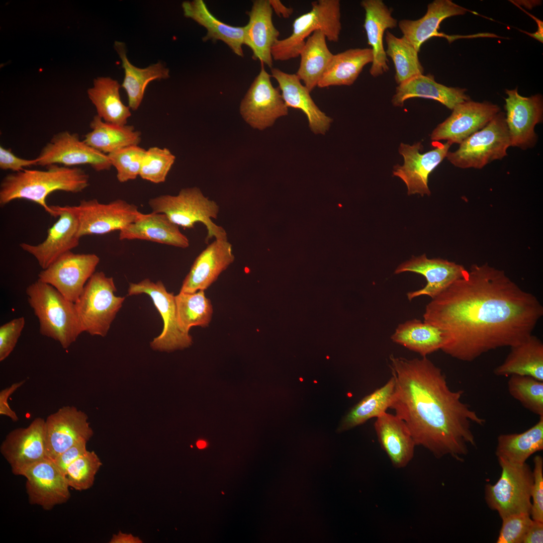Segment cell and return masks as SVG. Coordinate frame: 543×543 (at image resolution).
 I'll use <instances>...</instances> for the list:
<instances>
[{
    "label": "cell",
    "instance_id": "obj_1",
    "mask_svg": "<svg viewBox=\"0 0 543 543\" xmlns=\"http://www.w3.org/2000/svg\"><path fill=\"white\" fill-rule=\"evenodd\" d=\"M543 315L538 299L487 263L472 265L425 307L424 321L441 333L440 350L472 361L492 350L516 345Z\"/></svg>",
    "mask_w": 543,
    "mask_h": 543
},
{
    "label": "cell",
    "instance_id": "obj_2",
    "mask_svg": "<svg viewBox=\"0 0 543 543\" xmlns=\"http://www.w3.org/2000/svg\"><path fill=\"white\" fill-rule=\"evenodd\" d=\"M395 381L390 408L407 426L416 445L436 458L450 456L464 460L469 445L476 446L472 424L485 419L462 401L464 391H454L441 370L427 357L389 356Z\"/></svg>",
    "mask_w": 543,
    "mask_h": 543
},
{
    "label": "cell",
    "instance_id": "obj_3",
    "mask_svg": "<svg viewBox=\"0 0 543 543\" xmlns=\"http://www.w3.org/2000/svg\"><path fill=\"white\" fill-rule=\"evenodd\" d=\"M89 179L88 174L80 168L56 164L46 166L44 170L25 169L13 172L1 183L0 205L3 207L14 200L25 199L36 203L50 216L57 217V212L46 203L47 197L57 191L82 192L89 186Z\"/></svg>",
    "mask_w": 543,
    "mask_h": 543
},
{
    "label": "cell",
    "instance_id": "obj_4",
    "mask_svg": "<svg viewBox=\"0 0 543 543\" xmlns=\"http://www.w3.org/2000/svg\"><path fill=\"white\" fill-rule=\"evenodd\" d=\"M28 301L39 322L41 334L67 348L82 333L74 303L39 280L26 290Z\"/></svg>",
    "mask_w": 543,
    "mask_h": 543
},
{
    "label": "cell",
    "instance_id": "obj_5",
    "mask_svg": "<svg viewBox=\"0 0 543 543\" xmlns=\"http://www.w3.org/2000/svg\"><path fill=\"white\" fill-rule=\"evenodd\" d=\"M148 204L152 212L165 214L178 226L193 228L196 223H202L207 230L206 242L213 237L227 239L225 229L212 220L217 218L219 206L205 197L197 187L182 189L175 196L156 197L150 199Z\"/></svg>",
    "mask_w": 543,
    "mask_h": 543
},
{
    "label": "cell",
    "instance_id": "obj_6",
    "mask_svg": "<svg viewBox=\"0 0 543 543\" xmlns=\"http://www.w3.org/2000/svg\"><path fill=\"white\" fill-rule=\"evenodd\" d=\"M113 278L95 272L74 303L82 332L105 336L122 306L125 297L115 295Z\"/></svg>",
    "mask_w": 543,
    "mask_h": 543
},
{
    "label": "cell",
    "instance_id": "obj_7",
    "mask_svg": "<svg viewBox=\"0 0 543 543\" xmlns=\"http://www.w3.org/2000/svg\"><path fill=\"white\" fill-rule=\"evenodd\" d=\"M311 6L309 12L294 20L292 34L275 43L272 49L273 60L286 61L299 56L306 39L317 30L321 31L328 41H338L341 30L340 1L318 0Z\"/></svg>",
    "mask_w": 543,
    "mask_h": 543
},
{
    "label": "cell",
    "instance_id": "obj_8",
    "mask_svg": "<svg viewBox=\"0 0 543 543\" xmlns=\"http://www.w3.org/2000/svg\"><path fill=\"white\" fill-rule=\"evenodd\" d=\"M498 460L501 475L495 484L485 486V499L488 507L497 511L501 519L515 514H530L533 477L529 466L526 463L514 465Z\"/></svg>",
    "mask_w": 543,
    "mask_h": 543
},
{
    "label": "cell",
    "instance_id": "obj_9",
    "mask_svg": "<svg viewBox=\"0 0 543 543\" xmlns=\"http://www.w3.org/2000/svg\"><path fill=\"white\" fill-rule=\"evenodd\" d=\"M511 146L505 114L500 111L480 130L463 141L459 148L447 153V160L461 168L481 169L495 160H501Z\"/></svg>",
    "mask_w": 543,
    "mask_h": 543
},
{
    "label": "cell",
    "instance_id": "obj_10",
    "mask_svg": "<svg viewBox=\"0 0 543 543\" xmlns=\"http://www.w3.org/2000/svg\"><path fill=\"white\" fill-rule=\"evenodd\" d=\"M61 207L76 216L80 238L120 231L143 215L135 205L122 199L107 204L101 203L96 199L82 200L77 205Z\"/></svg>",
    "mask_w": 543,
    "mask_h": 543
},
{
    "label": "cell",
    "instance_id": "obj_11",
    "mask_svg": "<svg viewBox=\"0 0 543 543\" xmlns=\"http://www.w3.org/2000/svg\"><path fill=\"white\" fill-rule=\"evenodd\" d=\"M146 294L149 295L163 321L161 334L150 343L151 347L160 351H172L190 346L193 342L189 333L180 327L177 317L175 296L169 293L160 281L154 283L148 279L138 283H131L129 296Z\"/></svg>",
    "mask_w": 543,
    "mask_h": 543
},
{
    "label": "cell",
    "instance_id": "obj_12",
    "mask_svg": "<svg viewBox=\"0 0 543 543\" xmlns=\"http://www.w3.org/2000/svg\"><path fill=\"white\" fill-rule=\"evenodd\" d=\"M270 78L261 63L259 73L240 103L239 111L243 120L259 130L271 127L277 119L288 114L280 89L274 87Z\"/></svg>",
    "mask_w": 543,
    "mask_h": 543
},
{
    "label": "cell",
    "instance_id": "obj_13",
    "mask_svg": "<svg viewBox=\"0 0 543 543\" xmlns=\"http://www.w3.org/2000/svg\"><path fill=\"white\" fill-rule=\"evenodd\" d=\"M99 262V257L94 253L70 251L42 269L38 274V280L51 285L66 299L75 303Z\"/></svg>",
    "mask_w": 543,
    "mask_h": 543
},
{
    "label": "cell",
    "instance_id": "obj_14",
    "mask_svg": "<svg viewBox=\"0 0 543 543\" xmlns=\"http://www.w3.org/2000/svg\"><path fill=\"white\" fill-rule=\"evenodd\" d=\"M38 165L62 164L67 167L89 165L97 171L109 170L112 166L107 154L90 147L79 135L68 131L53 136L36 158Z\"/></svg>",
    "mask_w": 543,
    "mask_h": 543
},
{
    "label": "cell",
    "instance_id": "obj_15",
    "mask_svg": "<svg viewBox=\"0 0 543 543\" xmlns=\"http://www.w3.org/2000/svg\"><path fill=\"white\" fill-rule=\"evenodd\" d=\"M19 475L26 479V491L32 505L49 510L66 502L70 497V487L65 475L48 457L25 468Z\"/></svg>",
    "mask_w": 543,
    "mask_h": 543
},
{
    "label": "cell",
    "instance_id": "obj_16",
    "mask_svg": "<svg viewBox=\"0 0 543 543\" xmlns=\"http://www.w3.org/2000/svg\"><path fill=\"white\" fill-rule=\"evenodd\" d=\"M505 92L507 95L504 105L505 122L511 146L523 150L533 147L537 140L535 126L542 121L541 95L524 97L518 94L517 87L506 89Z\"/></svg>",
    "mask_w": 543,
    "mask_h": 543
},
{
    "label": "cell",
    "instance_id": "obj_17",
    "mask_svg": "<svg viewBox=\"0 0 543 543\" xmlns=\"http://www.w3.org/2000/svg\"><path fill=\"white\" fill-rule=\"evenodd\" d=\"M451 145L448 142L439 143L433 149L421 153L423 146L421 142L412 145L401 143L399 153L403 156L404 162L402 165L394 167L393 174L404 182L408 195H430L428 176L446 157Z\"/></svg>",
    "mask_w": 543,
    "mask_h": 543
},
{
    "label": "cell",
    "instance_id": "obj_18",
    "mask_svg": "<svg viewBox=\"0 0 543 543\" xmlns=\"http://www.w3.org/2000/svg\"><path fill=\"white\" fill-rule=\"evenodd\" d=\"M500 111L498 105L488 102L470 100L460 103L453 108L451 115L432 131L430 139L460 144L485 126Z\"/></svg>",
    "mask_w": 543,
    "mask_h": 543
},
{
    "label": "cell",
    "instance_id": "obj_19",
    "mask_svg": "<svg viewBox=\"0 0 543 543\" xmlns=\"http://www.w3.org/2000/svg\"><path fill=\"white\" fill-rule=\"evenodd\" d=\"M83 411L73 406H65L45 420V437L47 456L54 460L77 442L88 441L93 431Z\"/></svg>",
    "mask_w": 543,
    "mask_h": 543
},
{
    "label": "cell",
    "instance_id": "obj_20",
    "mask_svg": "<svg viewBox=\"0 0 543 543\" xmlns=\"http://www.w3.org/2000/svg\"><path fill=\"white\" fill-rule=\"evenodd\" d=\"M58 219L47 230L41 243L20 244L22 249L33 256L42 269L48 267L62 255L79 245L78 224L76 216L60 206H50Z\"/></svg>",
    "mask_w": 543,
    "mask_h": 543
},
{
    "label": "cell",
    "instance_id": "obj_21",
    "mask_svg": "<svg viewBox=\"0 0 543 543\" xmlns=\"http://www.w3.org/2000/svg\"><path fill=\"white\" fill-rule=\"evenodd\" d=\"M45 420L37 417L28 426L10 431L2 442L0 451L14 474L48 457L45 437Z\"/></svg>",
    "mask_w": 543,
    "mask_h": 543
},
{
    "label": "cell",
    "instance_id": "obj_22",
    "mask_svg": "<svg viewBox=\"0 0 543 543\" xmlns=\"http://www.w3.org/2000/svg\"><path fill=\"white\" fill-rule=\"evenodd\" d=\"M410 272L420 274L426 280V285L419 290L407 293L411 301L420 296L426 295L433 299L467 272L465 267L453 261L440 258H428L425 254L413 256L403 262L395 270V274Z\"/></svg>",
    "mask_w": 543,
    "mask_h": 543
},
{
    "label": "cell",
    "instance_id": "obj_23",
    "mask_svg": "<svg viewBox=\"0 0 543 543\" xmlns=\"http://www.w3.org/2000/svg\"><path fill=\"white\" fill-rule=\"evenodd\" d=\"M232 245L227 239H215L194 261L180 292L193 293L207 289L233 262Z\"/></svg>",
    "mask_w": 543,
    "mask_h": 543
},
{
    "label": "cell",
    "instance_id": "obj_24",
    "mask_svg": "<svg viewBox=\"0 0 543 543\" xmlns=\"http://www.w3.org/2000/svg\"><path fill=\"white\" fill-rule=\"evenodd\" d=\"M469 10L450 0H435L429 4L425 14L416 20H402L398 23L403 37L419 52L423 43L433 37H443L450 43L464 37L439 32L441 22L450 17L463 15Z\"/></svg>",
    "mask_w": 543,
    "mask_h": 543
},
{
    "label": "cell",
    "instance_id": "obj_25",
    "mask_svg": "<svg viewBox=\"0 0 543 543\" xmlns=\"http://www.w3.org/2000/svg\"><path fill=\"white\" fill-rule=\"evenodd\" d=\"M273 11L268 0H255L247 13L248 24L245 25L244 44L252 51V58L272 68L273 46L279 40L280 32L275 27Z\"/></svg>",
    "mask_w": 543,
    "mask_h": 543
},
{
    "label": "cell",
    "instance_id": "obj_26",
    "mask_svg": "<svg viewBox=\"0 0 543 543\" xmlns=\"http://www.w3.org/2000/svg\"><path fill=\"white\" fill-rule=\"evenodd\" d=\"M360 5L365 11L364 28L373 54L370 73L373 77H377L389 70L383 37L387 29L397 27V20L392 17V10L381 0H363Z\"/></svg>",
    "mask_w": 543,
    "mask_h": 543
},
{
    "label": "cell",
    "instance_id": "obj_27",
    "mask_svg": "<svg viewBox=\"0 0 543 543\" xmlns=\"http://www.w3.org/2000/svg\"><path fill=\"white\" fill-rule=\"evenodd\" d=\"M271 74L279 83L286 106L301 110L308 118L311 130L316 134H324L329 129L332 119L317 106L310 96V92L301 83L297 75L288 73L277 68H272Z\"/></svg>",
    "mask_w": 543,
    "mask_h": 543
},
{
    "label": "cell",
    "instance_id": "obj_28",
    "mask_svg": "<svg viewBox=\"0 0 543 543\" xmlns=\"http://www.w3.org/2000/svg\"><path fill=\"white\" fill-rule=\"evenodd\" d=\"M374 428L392 465L397 469L405 467L413 458L416 444L405 422L386 412L377 418Z\"/></svg>",
    "mask_w": 543,
    "mask_h": 543
},
{
    "label": "cell",
    "instance_id": "obj_29",
    "mask_svg": "<svg viewBox=\"0 0 543 543\" xmlns=\"http://www.w3.org/2000/svg\"><path fill=\"white\" fill-rule=\"evenodd\" d=\"M119 238L120 240H143L182 248L190 245L189 239L178 225L165 214L153 212L143 214L139 220L120 230Z\"/></svg>",
    "mask_w": 543,
    "mask_h": 543
},
{
    "label": "cell",
    "instance_id": "obj_30",
    "mask_svg": "<svg viewBox=\"0 0 543 543\" xmlns=\"http://www.w3.org/2000/svg\"><path fill=\"white\" fill-rule=\"evenodd\" d=\"M466 92L465 88L437 82L433 75L423 74L398 85L391 102L395 107H401L408 99L422 98L436 100L452 110L458 104L471 100Z\"/></svg>",
    "mask_w": 543,
    "mask_h": 543
},
{
    "label": "cell",
    "instance_id": "obj_31",
    "mask_svg": "<svg viewBox=\"0 0 543 543\" xmlns=\"http://www.w3.org/2000/svg\"><path fill=\"white\" fill-rule=\"evenodd\" d=\"M182 6L185 17L192 19L207 30V34L203 38L204 42L221 40L236 55L244 56L242 45L244 44L245 26H232L221 22L210 12L203 0L185 1Z\"/></svg>",
    "mask_w": 543,
    "mask_h": 543
},
{
    "label": "cell",
    "instance_id": "obj_32",
    "mask_svg": "<svg viewBox=\"0 0 543 543\" xmlns=\"http://www.w3.org/2000/svg\"><path fill=\"white\" fill-rule=\"evenodd\" d=\"M510 348L504 361L494 369V374L526 376L543 381V343L540 339L532 334Z\"/></svg>",
    "mask_w": 543,
    "mask_h": 543
},
{
    "label": "cell",
    "instance_id": "obj_33",
    "mask_svg": "<svg viewBox=\"0 0 543 543\" xmlns=\"http://www.w3.org/2000/svg\"><path fill=\"white\" fill-rule=\"evenodd\" d=\"M114 48L122 61L125 77L121 86L125 90L128 101V107L132 111L137 110L143 100L148 84L153 80L167 79L169 70L161 62L140 68L133 65L127 57L124 43L115 41Z\"/></svg>",
    "mask_w": 543,
    "mask_h": 543
},
{
    "label": "cell",
    "instance_id": "obj_34",
    "mask_svg": "<svg viewBox=\"0 0 543 543\" xmlns=\"http://www.w3.org/2000/svg\"><path fill=\"white\" fill-rule=\"evenodd\" d=\"M371 48H353L333 54L317 86L350 85L356 80L364 67L372 63Z\"/></svg>",
    "mask_w": 543,
    "mask_h": 543
},
{
    "label": "cell",
    "instance_id": "obj_35",
    "mask_svg": "<svg viewBox=\"0 0 543 543\" xmlns=\"http://www.w3.org/2000/svg\"><path fill=\"white\" fill-rule=\"evenodd\" d=\"M89 126L92 130L84 136L83 141L107 155L126 147L138 145L141 140L140 132L133 126L106 122L97 115Z\"/></svg>",
    "mask_w": 543,
    "mask_h": 543
},
{
    "label": "cell",
    "instance_id": "obj_36",
    "mask_svg": "<svg viewBox=\"0 0 543 543\" xmlns=\"http://www.w3.org/2000/svg\"><path fill=\"white\" fill-rule=\"evenodd\" d=\"M117 80L109 77H99L88 89V97L96 107L97 115L106 122L127 125L131 116L130 109L122 102Z\"/></svg>",
    "mask_w": 543,
    "mask_h": 543
},
{
    "label": "cell",
    "instance_id": "obj_37",
    "mask_svg": "<svg viewBox=\"0 0 543 543\" xmlns=\"http://www.w3.org/2000/svg\"><path fill=\"white\" fill-rule=\"evenodd\" d=\"M543 449V415L529 429L520 433L501 434L497 437L498 459L522 465L534 453Z\"/></svg>",
    "mask_w": 543,
    "mask_h": 543
},
{
    "label": "cell",
    "instance_id": "obj_38",
    "mask_svg": "<svg viewBox=\"0 0 543 543\" xmlns=\"http://www.w3.org/2000/svg\"><path fill=\"white\" fill-rule=\"evenodd\" d=\"M326 39L321 31H316L306 39L300 52V63L296 74L310 92L317 86L333 56Z\"/></svg>",
    "mask_w": 543,
    "mask_h": 543
},
{
    "label": "cell",
    "instance_id": "obj_39",
    "mask_svg": "<svg viewBox=\"0 0 543 543\" xmlns=\"http://www.w3.org/2000/svg\"><path fill=\"white\" fill-rule=\"evenodd\" d=\"M391 340L410 350L426 357L442 345L440 330L420 320L413 319L400 324L391 336Z\"/></svg>",
    "mask_w": 543,
    "mask_h": 543
},
{
    "label": "cell",
    "instance_id": "obj_40",
    "mask_svg": "<svg viewBox=\"0 0 543 543\" xmlns=\"http://www.w3.org/2000/svg\"><path fill=\"white\" fill-rule=\"evenodd\" d=\"M395 387L393 377L382 387L364 398L344 417L339 427V431L351 429L376 418L390 408Z\"/></svg>",
    "mask_w": 543,
    "mask_h": 543
},
{
    "label": "cell",
    "instance_id": "obj_41",
    "mask_svg": "<svg viewBox=\"0 0 543 543\" xmlns=\"http://www.w3.org/2000/svg\"><path fill=\"white\" fill-rule=\"evenodd\" d=\"M177 320L181 329L186 333L194 326L205 327L211 321L213 308L204 291L193 293L179 292L175 296Z\"/></svg>",
    "mask_w": 543,
    "mask_h": 543
},
{
    "label": "cell",
    "instance_id": "obj_42",
    "mask_svg": "<svg viewBox=\"0 0 543 543\" xmlns=\"http://www.w3.org/2000/svg\"><path fill=\"white\" fill-rule=\"evenodd\" d=\"M385 41L387 45L386 54L393 61L395 80L398 85L423 74L424 68L419 59V52L404 37L398 38L387 31Z\"/></svg>",
    "mask_w": 543,
    "mask_h": 543
},
{
    "label": "cell",
    "instance_id": "obj_43",
    "mask_svg": "<svg viewBox=\"0 0 543 543\" xmlns=\"http://www.w3.org/2000/svg\"><path fill=\"white\" fill-rule=\"evenodd\" d=\"M507 388L509 394L531 412L543 415V381L526 376L509 377Z\"/></svg>",
    "mask_w": 543,
    "mask_h": 543
},
{
    "label": "cell",
    "instance_id": "obj_44",
    "mask_svg": "<svg viewBox=\"0 0 543 543\" xmlns=\"http://www.w3.org/2000/svg\"><path fill=\"white\" fill-rule=\"evenodd\" d=\"M102 465L96 452L87 450L67 468L65 476L69 487L77 491L90 488Z\"/></svg>",
    "mask_w": 543,
    "mask_h": 543
},
{
    "label": "cell",
    "instance_id": "obj_45",
    "mask_svg": "<svg viewBox=\"0 0 543 543\" xmlns=\"http://www.w3.org/2000/svg\"><path fill=\"white\" fill-rule=\"evenodd\" d=\"M175 160V156L168 149L150 147L146 150L139 176L153 183H163Z\"/></svg>",
    "mask_w": 543,
    "mask_h": 543
},
{
    "label": "cell",
    "instance_id": "obj_46",
    "mask_svg": "<svg viewBox=\"0 0 543 543\" xmlns=\"http://www.w3.org/2000/svg\"><path fill=\"white\" fill-rule=\"evenodd\" d=\"M145 152L138 145H132L108 154L112 166L117 170L119 182L125 183L139 176Z\"/></svg>",
    "mask_w": 543,
    "mask_h": 543
},
{
    "label": "cell",
    "instance_id": "obj_47",
    "mask_svg": "<svg viewBox=\"0 0 543 543\" xmlns=\"http://www.w3.org/2000/svg\"><path fill=\"white\" fill-rule=\"evenodd\" d=\"M527 513L515 514L502 519L497 543H522L532 519Z\"/></svg>",
    "mask_w": 543,
    "mask_h": 543
},
{
    "label": "cell",
    "instance_id": "obj_48",
    "mask_svg": "<svg viewBox=\"0 0 543 543\" xmlns=\"http://www.w3.org/2000/svg\"><path fill=\"white\" fill-rule=\"evenodd\" d=\"M24 317L15 318L0 327V361L13 351L25 326Z\"/></svg>",
    "mask_w": 543,
    "mask_h": 543
},
{
    "label": "cell",
    "instance_id": "obj_49",
    "mask_svg": "<svg viewBox=\"0 0 543 543\" xmlns=\"http://www.w3.org/2000/svg\"><path fill=\"white\" fill-rule=\"evenodd\" d=\"M533 481L531 488V509L530 515L532 519L543 522V460L540 456H536L533 459Z\"/></svg>",
    "mask_w": 543,
    "mask_h": 543
},
{
    "label": "cell",
    "instance_id": "obj_50",
    "mask_svg": "<svg viewBox=\"0 0 543 543\" xmlns=\"http://www.w3.org/2000/svg\"><path fill=\"white\" fill-rule=\"evenodd\" d=\"M36 158L28 159L20 158L14 154L11 149L0 146V168L2 170H10L17 172L26 169V167L37 165Z\"/></svg>",
    "mask_w": 543,
    "mask_h": 543
},
{
    "label": "cell",
    "instance_id": "obj_51",
    "mask_svg": "<svg viewBox=\"0 0 543 543\" xmlns=\"http://www.w3.org/2000/svg\"><path fill=\"white\" fill-rule=\"evenodd\" d=\"M87 442L86 440H82L77 442L53 460L64 475L68 466L87 451Z\"/></svg>",
    "mask_w": 543,
    "mask_h": 543
},
{
    "label": "cell",
    "instance_id": "obj_52",
    "mask_svg": "<svg viewBox=\"0 0 543 543\" xmlns=\"http://www.w3.org/2000/svg\"><path fill=\"white\" fill-rule=\"evenodd\" d=\"M26 380H24L13 383L0 392V414L9 417L14 422L17 421L19 418L15 411L9 405L8 399L14 392L24 384Z\"/></svg>",
    "mask_w": 543,
    "mask_h": 543
},
{
    "label": "cell",
    "instance_id": "obj_53",
    "mask_svg": "<svg viewBox=\"0 0 543 543\" xmlns=\"http://www.w3.org/2000/svg\"><path fill=\"white\" fill-rule=\"evenodd\" d=\"M543 542V522L532 519L522 543Z\"/></svg>",
    "mask_w": 543,
    "mask_h": 543
},
{
    "label": "cell",
    "instance_id": "obj_54",
    "mask_svg": "<svg viewBox=\"0 0 543 543\" xmlns=\"http://www.w3.org/2000/svg\"><path fill=\"white\" fill-rule=\"evenodd\" d=\"M270 6L277 15L284 18H289L293 13L292 8H288L283 5L279 0H268Z\"/></svg>",
    "mask_w": 543,
    "mask_h": 543
},
{
    "label": "cell",
    "instance_id": "obj_55",
    "mask_svg": "<svg viewBox=\"0 0 543 543\" xmlns=\"http://www.w3.org/2000/svg\"><path fill=\"white\" fill-rule=\"evenodd\" d=\"M110 543H142V540L138 537L129 533H122L119 531L117 534H113L110 541Z\"/></svg>",
    "mask_w": 543,
    "mask_h": 543
},
{
    "label": "cell",
    "instance_id": "obj_56",
    "mask_svg": "<svg viewBox=\"0 0 543 543\" xmlns=\"http://www.w3.org/2000/svg\"><path fill=\"white\" fill-rule=\"evenodd\" d=\"M197 446L199 448H202L206 446V443L204 441H199L197 443Z\"/></svg>",
    "mask_w": 543,
    "mask_h": 543
}]
</instances>
